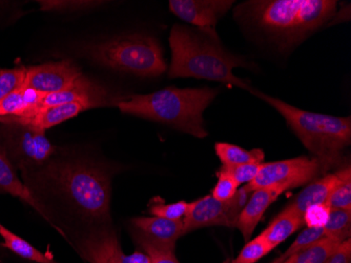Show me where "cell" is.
I'll list each match as a JSON object with an SVG mask.
<instances>
[{"instance_id":"obj_1","label":"cell","mask_w":351,"mask_h":263,"mask_svg":"<svg viewBox=\"0 0 351 263\" xmlns=\"http://www.w3.org/2000/svg\"><path fill=\"white\" fill-rule=\"evenodd\" d=\"M169 45V78L193 77L232 84L250 93L254 90L234 74V69L245 67V61L224 50L215 31H204L202 34L176 25L171 29Z\"/></svg>"},{"instance_id":"obj_2","label":"cell","mask_w":351,"mask_h":263,"mask_svg":"<svg viewBox=\"0 0 351 263\" xmlns=\"http://www.w3.org/2000/svg\"><path fill=\"white\" fill-rule=\"evenodd\" d=\"M336 11L335 0H261L240 5L237 14L287 47L322 27Z\"/></svg>"},{"instance_id":"obj_3","label":"cell","mask_w":351,"mask_h":263,"mask_svg":"<svg viewBox=\"0 0 351 263\" xmlns=\"http://www.w3.org/2000/svg\"><path fill=\"white\" fill-rule=\"evenodd\" d=\"M218 94L210 88H167L147 95H134L120 100L122 113L169 124L197 138L207 136L203 112Z\"/></svg>"},{"instance_id":"obj_4","label":"cell","mask_w":351,"mask_h":263,"mask_svg":"<svg viewBox=\"0 0 351 263\" xmlns=\"http://www.w3.org/2000/svg\"><path fill=\"white\" fill-rule=\"evenodd\" d=\"M256 96L273 106L283 116L293 133L315 157L332 164L339 153L351 141V118L336 117L300 110L273 96L252 90Z\"/></svg>"},{"instance_id":"obj_5","label":"cell","mask_w":351,"mask_h":263,"mask_svg":"<svg viewBox=\"0 0 351 263\" xmlns=\"http://www.w3.org/2000/svg\"><path fill=\"white\" fill-rule=\"evenodd\" d=\"M95 60L108 68L143 77H155L167 71L159 43L152 37L131 35L106 41L92 51Z\"/></svg>"},{"instance_id":"obj_6","label":"cell","mask_w":351,"mask_h":263,"mask_svg":"<svg viewBox=\"0 0 351 263\" xmlns=\"http://www.w3.org/2000/svg\"><path fill=\"white\" fill-rule=\"evenodd\" d=\"M51 176L88 216L108 220L110 183L104 172L88 164L66 162L55 165Z\"/></svg>"},{"instance_id":"obj_7","label":"cell","mask_w":351,"mask_h":263,"mask_svg":"<svg viewBox=\"0 0 351 263\" xmlns=\"http://www.w3.org/2000/svg\"><path fill=\"white\" fill-rule=\"evenodd\" d=\"M329 165L319 158L306 156L262 163L257 178L243 189L247 193L273 185H284L289 190L295 189L311 183Z\"/></svg>"},{"instance_id":"obj_8","label":"cell","mask_w":351,"mask_h":263,"mask_svg":"<svg viewBox=\"0 0 351 263\" xmlns=\"http://www.w3.org/2000/svg\"><path fill=\"white\" fill-rule=\"evenodd\" d=\"M247 193L244 189L238 190L232 201H217L212 195L205 196L189 203L183 221L184 234L207 227H234L239 214L247 203Z\"/></svg>"},{"instance_id":"obj_9","label":"cell","mask_w":351,"mask_h":263,"mask_svg":"<svg viewBox=\"0 0 351 263\" xmlns=\"http://www.w3.org/2000/svg\"><path fill=\"white\" fill-rule=\"evenodd\" d=\"M5 130V150L21 163L40 164L54 153L55 146L47 139L45 132L27 124L1 122Z\"/></svg>"},{"instance_id":"obj_10","label":"cell","mask_w":351,"mask_h":263,"mask_svg":"<svg viewBox=\"0 0 351 263\" xmlns=\"http://www.w3.org/2000/svg\"><path fill=\"white\" fill-rule=\"evenodd\" d=\"M82 75L71 61L43 63L27 68L23 88L38 91L43 94L60 92L70 88Z\"/></svg>"},{"instance_id":"obj_11","label":"cell","mask_w":351,"mask_h":263,"mask_svg":"<svg viewBox=\"0 0 351 263\" xmlns=\"http://www.w3.org/2000/svg\"><path fill=\"white\" fill-rule=\"evenodd\" d=\"M84 258L90 263H149L145 253L124 254L117 235L112 229L93 233L82 244Z\"/></svg>"},{"instance_id":"obj_12","label":"cell","mask_w":351,"mask_h":263,"mask_svg":"<svg viewBox=\"0 0 351 263\" xmlns=\"http://www.w3.org/2000/svg\"><path fill=\"white\" fill-rule=\"evenodd\" d=\"M232 3V0H171L169 5L182 21L204 31H215L219 19Z\"/></svg>"},{"instance_id":"obj_13","label":"cell","mask_w":351,"mask_h":263,"mask_svg":"<svg viewBox=\"0 0 351 263\" xmlns=\"http://www.w3.org/2000/svg\"><path fill=\"white\" fill-rule=\"evenodd\" d=\"M64 104H82L88 108H97L108 104V94L104 88L82 75L70 88L60 92L45 94L31 116L50 106Z\"/></svg>"},{"instance_id":"obj_14","label":"cell","mask_w":351,"mask_h":263,"mask_svg":"<svg viewBox=\"0 0 351 263\" xmlns=\"http://www.w3.org/2000/svg\"><path fill=\"white\" fill-rule=\"evenodd\" d=\"M289 190V187L284 185H273L252 192L247 203L239 214L234 225L243 235L244 240H250L268 207L279 198L280 195Z\"/></svg>"},{"instance_id":"obj_15","label":"cell","mask_w":351,"mask_h":263,"mask_svg":"<svg viewBox=\"0 0 351 263\" xmlns=\"http://www.w3.org/2000/svg\"><path fill=\"white\" fill-rule=\"evenodd\" d=\"M343 175V169L324 177L311 181L307 187L302 190L295 198L284 207V209L303 217V213L307 207L313 205H326L331 192L340 183Z\"/></svg>"},{"instance_id":"obj_16","label":"cell","mask_w":351,"mask_h":263,"mask_svg":"<svg viewBox=\"0 0 351 263\" xmlns=\"http://www.w3.org/2000/svg\"><path fill=\"white\" fill-rule=\"evenodd\" d=\"M132 225L149 240L173 250L178 239L184 235L182 219L169 220L156 216L137 217L132 220Z\"/></svg>"},{"instance_id":"obj_17","label":"cell","mask_w":351,"mask_h":263,"mask_svg":"<svg viewBox=\"0 0 351 263\" xmlns=\"http://www.w3.org/2000/svg\"><path fill=\"white\" fill-rule=\"evenodd\" d=\"M88 108V106L82 104H59V106H50V108L39 111L31 117H1L0 122H19V124H27L36 130L45 132L47 128L62 124Z\"/></svg>"},{"instance_id":"obj_18","label":"cell","mask_w":351,"mask_h":263,"mask_svg":"<svg viewBox=\"0 0 351 263\" xmlns=\"http://www.w3.org/2000/svg\"><path fill=\"white\" fill-rule=\"evenodd\" d=\"M0 193L10 194L16 198L21 199L32 207H34L40 215H43V218L49 220L45 211H43V207L37 203L27 185L21 183V180L14 170L11 160L9 159L7 150L1 144H0Z\"/></svg>"},{"instance_id":"obj_19","label":"cell","mask_w":351,"mask_h":263,"mask_svg":"<svg viewBox=\"0 0 351 263\" xmlns=\"http://www.w3.org/2000/svg\"><path fill=\"white\" fill-rule=\"evenodd\" d=\"M45 94L32 89L21 88L0 102V118L29 117Z\"/></svg>"},{"instance_id":"obj_20","label":"cell","mask_w":351,"mask_h":263,"mask_svg":"<svg viewBox=\"0 0 351 263\" xmlns=\"http://www.w3.org/2000/svg\"><path fill=\"white\" fill-rule=\"evenodd\" d=\"M303 225V217L293 211L283 209L261 234L268 244L275 249L293 233L297 232L298 229H301Z\"/></svg>"},{"instance_id":"obj_21","label":"cell","mask_w":351,"mask_h":263,"mask_svg":"<svg viewBox=\"0 0 351 263\" xmlns=\"http://www.w3.org/2000/svg\"><path fill=\"white\" fill-rule=\"evenodd\" d=\"M341 243L336 239L323 237L280 263H324Z\"/></svg>"},{"instance_id":"obj_22","label":"cell","mask_w":351,"mask_h":263,"mask_svg":"<svg viewBox=\"0 0 351 263\" xmlns=\"http://www.w3.org/2000/svg\"><path fill=\"white\" fill-rule=\"evenodd\" d=\"M215 150L223 165H228V167L252 163V162L263 163L264 152L260 149L247 151L236 144L218 142L215 146Z\"/></svg>"},{"instance_id":"obj_23","label":"cell","mask_w":351,"mask_h":263,"mask_svg":"<svg viewBox=\"0 0 351 263\" xmlns=\"http://www.w3.org/2000/svg\"><path fill=\"white\" fill-rule=\"evenodd\" d=\"M0 236L3 239V247L9 249L10 251L19 255L21 258L36 263H56L53 259L52 255L50 256V255L40 252L35 247L29 244L27 240L14 234L3 225H0Z\"/></svg>"},{"instance_id":"obj_24","label":"cell","mask_w":351,"mask_h":263,"mask_svg":"<svg viewBox=\"0 0 351 263\" xmlns=\"http://www.w3.org/2000/svg\"><path fill=\"white\" fill-rule=\"evenodd\" d=\"M325 237L344 242L350 239L351 211L348 209H330L328 221L323 227Z\"/></svg>"},{"instance_id":"obj_25","label":"cell","mask_w":351,"mask_h":263,"mask_svg":"<svg viewBox=\"0 0 351 263\" xmlns=\"http://www.w3.org/2000/svg\"><path fill=\"white\" fill-rule=\"evenodd\" d=\"M134 238L136 239V242L140 248L145 251L149 263H180L176 257L173 249L153 242L135 229H134Z\"/></svg>"},{"instance_id":"obj_26","label":"cell","mask_w":351,"mask_h":263,"mask_svg":"<svg viewBox=\"0 0 351 263\" xmlns=\"http://www.w3.org/2000/svg\"><path fill=\"white\" fill-rule=\"evenodd\" d=\"M326 205L330 209L351 211V169L350 165L343 168L340 183L331 192Z\"/></svg>"},{"instance_id":"obj_27","label":"cell","mask_w":351,"mask_h":263,"mask_svg":"<svg viewBox=\"0 0 351 263\" xmlns=\"http://www.w3.org/2000/svg\"><path fill=\"white\" fill-rule=\"evenodd\" d=\"M273 250L262 234H260L256 238L247 241L245 247L232 263H256Z\"/></svg>"},{"instance_id":"obj_28","label":"cell","mask_w":351,"mask_h":263,"mask_svg":"<svg viewBox=\"0 0 351 263\" xmlns=\"http://www.w3.org/2000/svg\"><path fill=\"white\" fill-rule=\"evenodd\" d=\"M156 203L149 205V213L152 216L161 217L169 220H181L186 215L189 203L178 201V203H165L160 199H156Z\"/></svg>"},{"instance_id":"obj_29","label":"cell","mask_w":351,"mask_h":263,"mask_svg":"<svg viewBox=\"0 0 351 263\" xmlns=\"http://www.w3.org/2000/svg\"><path fill=\"white\" fill-rule=\"evenodd\" d=\"M27 68H15L10 70L0 69V102L11 93L23 88Z\"/></svg>"},{"instance_id":"obj_30","label":"cell","mask_w":351,"mask_h":263,"mask_svg":"<svg viewBox=\"0 0 351 263\" xmlns=\"http://www.w3.org/2000/svg\"><path fill=\"white\" fill-rule=\"evenodd\" d=\"M239 187L240 185L230 174L220 170L218 173V183L213 189L212 196L217 201L226 203V201H232L234 198Z\"/></svg>"},{"instance_id":"obj_31","label":"cell","mask_w":351,"mask_h":263,"mask_svg":"<svg viewBox=\"0 0 351 263\" xmlns=\"http://www.w3.org/2000/svg\"><path fill=\"white\" fill-rule=\"evenodd\" d=\"M325 237L324 231L323 229H315V227H307L305 229L299 236L297 237L295 241L291 243L286 252L282 255V260H285L286 258H289L291 255L295 254L299 251L303 250V249L307 248L309 245L315 243V241L320 240L321 238Z\"/></svg>"},{"instance_id":"obj_32","label":"cell","mask_w":351,"mask_h":263,"mask_svg":"<svg viewBox=\"0 0 351 263\" xmlns=\"http://www.w3.org/2000/svg\"><path fill=\"white\" fill-rule=\"evenodd\" d=\"M262 163L252 162V163L241 164V165H234V167H228L222 165L220 170L230 174L239 185H248L257 178L260 172Z\"/></svg>"},{"instance_id":"obj_33","label":"cell","mask_w":351,"mask_h":263,"mask_svg":"<svg viewBox=\"0 0 351 263\" xmlns=\"http://www.w3.org/2000/svg\"><path fill=\"white\" fill-rule=\"evenodd\" d=\"M330 207L327 205H313L303 213V220L307 227L323 229L328 221Z\"/></svg>"},{"instance_id":"obj_34","label":"cell","mask_w":351,"mask_h":263,"mask_svg":"<svg viewBox=\"0 0 351 263\" xmlns=\"http://www.w3.org/2000/svg\"><path fill=\"white\" fill-rule=\"evenodd\" d=\"M43 11H75V10L88 9L100 5L99 1H41Z\"/></svg>"},{"instance_id":"obj_35","label":"cell","mask_w":351,"mask_h":263,"mask_svg":"<svg viewBox=\"0 0 351 263\" xmlns=\"http://www.w3.org/2000/svg\"><path fill=\"white\" fill-rule=\"evenodd\" d=\"M324 263H351V240L347 239L339 245Z\"/></svg>"},{"instance_id":"obj_36","label":"cell","mask_w":351,"mask_h":263,"mask_svg":"<svg viewBox=\"0 0 351 263\" xmlns=\"http://www.w3.org/2000/svg\"><path fill=\"white\" fill-rule=\"evenodd\" d=\"M282 261L283 260H282L281 257H279V258L276 259V260L273 261L271 263H280L282 262Z\"/></svg>"},{"instance_id":"obj_37","label":"cell","mask_w":351,"mask_h":263,"mask_svg":"<svg viewBox=\"0 0 351 263\" xmlns=\"http://www.w3.org/2000/svg\"></svg>"}]
</instances>
